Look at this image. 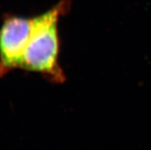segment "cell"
I'll return each instance as SVG.
<instances>
[{
	"mask_svg": "<svg viewBox=\"0 0 151 150\" xmlns=\"http://www.w3.org/2000/svg\"><path fill=\"white\" fill-rule=\"evenodd\" d=\"M32 22V17L9 15L4 18L0 26V77L20 69Z\"/></svg>",
	"mask_w": 151,
	"mask_h": 150,
	"instance_id": "obj_2",
	"label": "cell"
},
{
	"mask_svg": "<svg viewBox=\"0 0 151 150\" xmlns=\"http://www.w3.org/2000/svg\"><path fill=\"white\" fill-rule=\"evenodd\" d=\"M71 0H61L47 11L32 17V29L22 58L20 69L38 73L54 84L66 76L59 63L58 23L70 10Z\"/></svg>",
	"mask_w": 151,
	"mask_h": 150,
	"instance_id": "obj_1",
	"label": "cell"
}]
</instances>
